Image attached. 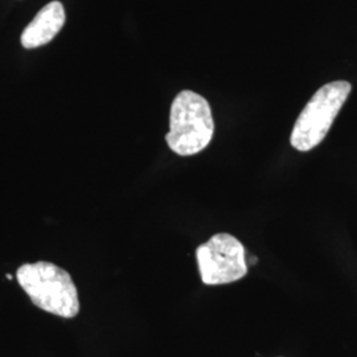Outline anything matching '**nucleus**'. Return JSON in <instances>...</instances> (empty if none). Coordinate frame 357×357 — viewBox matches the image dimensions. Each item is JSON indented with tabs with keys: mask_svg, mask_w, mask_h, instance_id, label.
<instances>
[{
	"mask_svg": "<svg viewBox=\"0 0 357 357\" xmlns=\"http://www.w3.org/2000/svg\"><path fill=\"white\" fill-rule=\"evenodd\" d=\"M16 280L35 306L64 319L79 311L76 286L70 274L51 262L24 264L16 271Z\"/></svg>",
	"mask_w": 357,
	"mask_h": 357,
	"instance_id": "1",
	"label": "nucleus"
},
{
	"mask_svg": "<svg viewBox=\"0 0 357 357\" xmlns=\"http://www.w3.org/2000/svg\"><path fill=\"white\" fill-rule=\"evenodd\" d=\"M213 134L215 121L208 101L191 90L180 91L171 105L168 147L180 156L196 155L208 147Z\"/></svg>",
	"mask_w": 357,
	"mask_h": 357,
	"instance_id": "2",
	"label": "nucleus"
},
{
	"mask_svg": "<svg viewBox=\"0 0 357 357\" xmlns=\"http://www.w3.org/2000/svg\"><path fill=\"white\" fill-rule=\"evenodd\" d=\"M351 90L349 82L333 81L312 96L294 125L290 143L295 150L306 153L323 142Z\"/></svg>",
	"mask_w": 357,
	"mask_h": 357,
	"instance_id": "3",
	"label": "nucleus"
},
{
	"mask_svg": "<svg viewBox=\"0 0 357 357\" xmlns=\"http://www.w3.org/2000/svg\"><path fill=\"white\" fill-rule=\"evenodd\" d=\"M243 243L229 233L215 234L196 250L202 281L208 286L240 281L248 274Z\"/></svg>",
	"mask_w": 357,
	"mask_h": 357,
	"instance_id": "4",
	"label": "nucleus"
},
{
	"mask_svg": "<svg viewBox=\"0 0 357 357\" xmlns=\"http://www.w3.org/2000/svg\"><path fill=\"white\" fill-rule=\"evenodd\" d=\"M65 24V11L60 1H52L38 11L35 19L28 24L22 44L26 50H35L48 44L61 31Z\"/></svg>",
	"mask_w": 357,
	"mask_h": 357,
	"instance_id": "5",
	"label": "nucleus"
},
{
	"mask_svg": "<svg viewBox=\"0 0 357 357\" xmlns=\"http://www.w3.org/2000/svg\"><path fill=\"white\" fill-rule=\"evenodd\" d=\"M6 277H7V280H10V281H11V280H13V275H11V274H7V275H6Z\"/></svg>",
	"mask_w": 357,
	"mask_h": 357,
	"instance_id": "6",
	"label": "nucleus"
}]
</instances>
